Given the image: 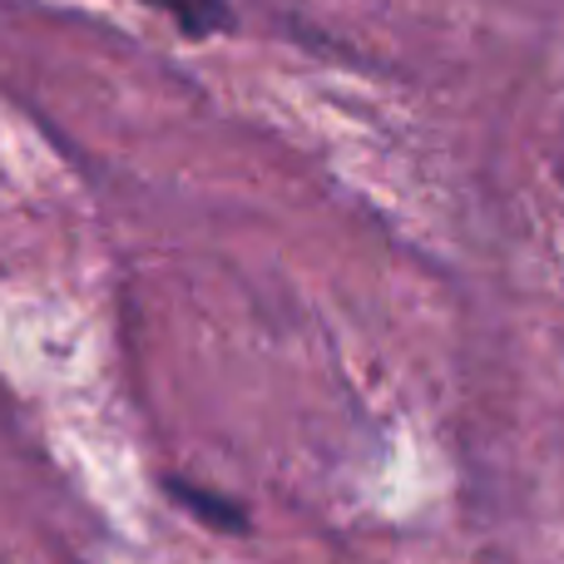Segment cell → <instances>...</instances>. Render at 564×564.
Returning <instances> with one entry per match:
<instances>
[{"mask_svg": "<svg viewBox=\"0 0 564 564\" xmlns=\"http://www.w3.org/2000/svg\"><path fill=\"white\" fill-rule=\"evenodd\" d=\"M154 6L169 10V15H174L178 25L188 30V35H208V30L228 25L224 0H154Z\"/></svg>", "mask_w": 564, "mask_h": 564, "instance_id": "6da1fadb", "label": "cell"}]
</instances>
